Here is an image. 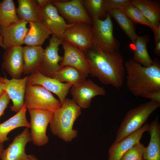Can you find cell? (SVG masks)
<instances>
[{"label": "cell", "mask_w": 160, "mask_h": 160, "mask_svg": "<svg viewBox=\"0 0 160 160\" xmlns=\"http://www.w3.org/2000/svg\"><path fill=\"white\" fill-rule=\"evenodd\" d=\"M61 15L71 23H83L92 25V18L85 9L82 0H53Z\"/></svg>", "instance_id": "30bf717a"}, {"label": "cell", "mask_w": 160, "mask_h": 160, "mask_svg": "<svg viewBox=\"0 0 160 160\" xmlns=\"http://www.w3.org/2000/svg\"><path fill=\"white\" fill-rule=\"evenodd\" d=\"M131 2L156 29L160 25V6L158 2L150 0H133Z\"/></svg>", "instance_id": "cb8c5ba5"}, {"label": "cell", "mask_w": 160, "mask_h": 160, "mask_svg": "<svg viewBox=\"0 0 160 160\" xmlns=\"http://www.w3.org/2000/svg\"><path fill=\"white\" fill-rule=\"evenodd\" d=\"M160 106V102L151 100L128 111L117 131L113 143L120 142L140 129L150 115Z\"/></svg>", "instance_id": "277c9868"}, {"label": "cell", "mask_w": 160, "mask_h": 160, "mask_svg": "<svg viewBox=\"0 0 160 160\" xmlns=\"http://www.w3.org/2000/svg\"><path fill=\"white\" fill-rule=\"evenodd\" d=\"M149 124H144L139 129L120 142L113 143L108 149V160H120L122 155L137 143L140 141L143 133L148 132Z\"/></svg>", "instance_id": "d6986e66"}, {"label": "cell", "mask_w": 160, "mask_h": 160, "mask_svg": "<svg viewBox=\"0 0 160 160\" xmlns=\"http://www.w3.org/2000/svg\"><path fill=\"white\" fill-rule=\"evenodd\" d=\"M71 91L72 99L81 108L83 109L89 107L93 97L98 95H104L106 92L104 88L99 86L89 79L79 85L72 86Z\"/></svg>", "instance_id": "7c38bea8"}, {"label": "cell", "mask_w": 160, "mask_h": 160, "mask_svg": "<svg viewBox=\"0 0 160 160\" xmlns=\"http://www.w3.org/2000/svg\"><path fill=\"white\" fill-rule=\"evenodd\" d=\"M156 47L154 49V52L158 56L160 55V41L155 44Z\"/></svg>", "instance_id": "8d00e7d4"}, {"label": "cell", "mask_w": 160, "mask_h": 160, "mask_svg": "<svg viewBox=\"0 0 160 160\" xmlns=\"http://www.w3.org/2000/svg\"><path fill=\"white\" fill-rule=\"evenodd\" d=\"M28 23L21 20L7 27L0 26V35L3 38L1 47L6 50L23 44L24 39L29 30L26 26Z\"/></svg>", "instance_id": "e0dca14e"}, {"label": "cell", "mask_w": 160, "mask_h": 160, "mask_svg": "<svg viewBox=\"0 0 160 160\" xmlns=\"http://www.w3.org/2000/svg\"><path fill=\"white\" fill-rule=\"evenodd\" d=\"M52 1L51 0L43 5L38 6L40 20L51 32L52 34L63 39L64 32L73 23H66L52 3Z\"/></svg>", "instance_id": "9c48e42d"}, {"label": "cell", "mask_w": 160, "mask_h": 160, "mask_svg": "<svg viewBox=\"0 0 160 160\" xmlns=\"http://www.w3.org/2000/svg\"><path fill=\"white\" fill-rule=\"evenodd\" d=\"M28 110L31 117L29 124L32 141L37 146H43L49 141L46 131L48 124L52 120L54 113L41 109L32 108Z\"/></svg>", "instance_id": "52a82bcc"}, {"label": "cell", "mask_w": 160, "mask_h": 160, "mask_svg": "<svg viewBox=\"0 0 160 160\" xmlns=\"http://www.w3.org/2000/svg\"><path fill=\"white\" fill-rule=\"evenodd\" d=\"M5 83V78L0 77V97L5 92L3 87Z\"/></svg>", "instance_id": "d590c367"}, {"label": "cell", "mask_w": 160, "mask_h": 160, "mask_svg": "<svg viewBox=\"0 0 160 160\" xmlns=\"http://www.w3.org/2000/svg\"><path fill=\"white\" fill-rule=\"evenodd\" d=\"M140 160H144L143 159H141Z\"/></svg>", "instance_id": "60d3db41"}, {"label": "cell", "mask_w": 160, "mask_h": 160, "mask_svg": "<svg viewBox=\"0 0 160 160\" xmlns=\"http://www.w3.org/2000/svg\"><path fill=\"white\" fill-rule=\"evenodd\" d=\"M4 150L3 144H0V158Z\"/></svg>", "instance_id": "74e56055"}, {"label": "cell", "mask_w": 160, "mask_h": 160, "mask_svg": "<svg viewBox=\"0 0 160 160\" xmlns=\"http://www.w3.org/2000/svg\"><path fill=\"white\" fill-rule=\"evenodd\" d=\"M20 21L13 0H4L0 2V26L7 27Z\"/></svg>", "instance_id": "f1b7e54d"}, {"label": "cell", "mask_w": 160, "mask_h": 160, "mask_svg": "<svg viewBox=\"0 0 160 160\" xmlns=\"http://www.w3.org/2000/svg\"><path fill=\"white\" fill-rule=\"evenodd\" d=\"M52 35L48 45L44 49L43 60L38 71L46 76L53 78L62 68L59 63L62 60L63 57L58 54V51L63 39Z\"/></svg>", "instance_id": "8fae6325"}, {"label": "cell", "mask_w": 160, "mask_h": 160, "mask_svg": "<svg viewBox=\"0 0 160 160\" xmlns=\"http://www.w3.org/2000/svg\"><path fill=\"white\" fill-rule=\"evenodd\" d=\"M28 76L22 79L5 78L3 88L13 102L10 110L16 113L19 111L25 104L24 97Z\"/></svg>", "instance_id": "ac0fdd59"}, {"label": "cell", "mask_w": 160, "mask_h": 160, "mask_svg": "<svg viewBox=\"0 0 160 160\" xmlns=\"http://www.w3.org/2000/svg\"><path fill=\"white\" fill-rule=\"evenodd\" d=\"M148 132L150 135L148 145L143 156L144 160H160V126L157 117L149 124Z\"/></svg>", "instance_id": "44dd1931"}, {"label": "cell", "mask_w": 160, "mask_h": 160, "mask_svg": "<svg viewBox=\"0 0 160 160\" xmlns=\"http://www.w3.org/2000/svg\"><path fill=\"white\" fill-rule=\"evenodd\" d=\"M107 13L113 18L132 43L137 38L134 23L125 14L122 9H114Z\"/></svg>", "instance_id": "83f0119b"}, {"label": "cell", "mask_w": 160, "mask_h": 160, "mask_svg": "<svg viewBox=\"0 0 160 160\" xmlns=\"http://www.w3.org/2000/svg\"><path fill=\"white\" fill-rule=\"evenodd\" d=\"M131 1L122 9L125 14L134 23L146 25L154 32L156 28Z\"/></svg>", "instance_id": "4dcf8cb0"}, {"label": "cell", "mask_w": 160, "mask_h": 160, "mask_svg": "<svg viewBox=\"0 0 160 160\" xmlns=\"http://www.w3.org/2000/svg\"><path fill=\"white\" fill-rule=\"evenodd\" d=\"M62 44L64 54L63 60L60 63L61 66H72L88 76L89 67L84 52L76 47L63 40Z\"/></svg>", "instance_id": "9a60e30c"}, {"label": "cell", "mask_w": 160, "mask_h": 160, "mask_svg": "<svg viewBox=\"0 0 160 160\" xmlns=\"http://www.w3.org/2000/svg\"><path fill=\"white\" fill-rule=\"evenodd\" d=\"M16 9L19 20L28 23L40 20L39 8L36 0H18Z\"/></svg>", "instance_id": "d4e9b609"}, {"label": "cell", "mask_w": 160, "mask_h": 160, "mask_svg": "<svg viewBox=\"0 0 160 160\" xmlns=\"http://www.w3.org/2000/svg\"><path fill=\"white\" fill-rule=\"evenodd\" d=\"M24 101L27 109H43L53 113L61 105L50 91L38 85H26Z\"/></svg>", "instance_id": "8992f818"}, {"label": "cell", "mask_w": 160, "mask_h": 160, "mask_svg": "<svg viewBox=\"0 0 160 160\" xmlns=\"http://www.w3.org/2000/svg\"><path fill=\"white\" fill-rule=\"evenodd\" d=\"M27 108L25 104L15 115L0 124V144L9 140L8 134L15 129L20 127L30 128L29 123L26 116Z\"/></svg>", "instance_id": "7402d4cb"}, {"label": "cell", "mask_w": 160, "mask_h": 160, "mask_svg": "<svg viewBox=\"0 0 160 160\" xmlns=\"http://www.w3.org/2000/svg\"><path fill=\"white\" fill-rule=\"evenodd\" d=\"M41 86L58 97L61 105L66 98L69 90L72 86L70 83H63L55 78L46 76L38 70L28 76L26 85Z\"/></svg>", "instance_id": "4fadbf2b"}, {"label": "cell", "mask_w": 160, "mask_h": 160, "mask_svg": "<svg viewBox=\"0 0 160 160\" xmlns=\"http://www.w3.org/2000/svg\"><path fill=\"white\" fill-rule=\"evenodd\" d=\"M149 39L147 35L137 36L134 43V54L132 59L143 66L147 67L154 63L150 57L147 49Z\"/></svg>", "instance_id": "484cf974"}, {"label": "cell", "mask_w": 160, "mask_h": 160, "mask_svg": "<svg viewBox=\"0 0 160 160\" xmlns=\"http://www.w3.org/2000/svg\"><path fill=\"white\" fill-rule=\"evenodd\" d=\"M63 39L76 47L83 52L96 45L92 26L85 23H73L64 32Z\"/></svg>", "instance_id": "ba28073f"}, {"label": "cell", "mask_w": 160, "mask_h": 160, "mask_svg": "<svg viewBox=\"0 0 160 160\" xmlns=\"http://www.w3.org/2000/svg\"><path fill=\"white\" fill-rule=\"evenodd\" d=\"M83 5L91 18L99 19L106 17L107 14L104 0H82Z\"/></svg>", "instance_id": "f546056e"}, {"label": "cell", "mask_w": 160, "mask_h": 160, "mask_svg": "<svg viewBox=\"0 0 160 160\" xmlns=\"http://www.w3.org/2000/svg\"><path fill=\"white\" fill-rule=\"evenodd\" d=\"M31 141V133L28 128H26L4 150L0 158L1 160H33L30 155H27L25 153L27 143Z\"/></svg>", "instance_id": "5bb4252c"}, {"label": "cell", "mask_w": 160, "mask_h": 160, "mask_svg": "<svg viewBox=\"0 0 160 160\" xmlns=\"http://www.w3.org/2000/svg\"><path fill=\"white\" fill-rule=\"evenodd\" d=\"M131 1L129 0H104L107 12L112 9H122Z\"/></svg>", "instance_id": "d6a6232c"}, {"label": "cell", "mask_w": 160, "mask_h": 160, "mask_svg": "<svg viewBox=\"0 0 160 160\" xmlns=\"http://www.w3.org/2000/svg\"><path fill=\"white\" fill-rule=\"evenodd\" d=\"M145 67L130 59L124 64L127 87L133 95L160 103V64Z\"/></svg>", "instance_id": "7a4b0ae2"}, {"label": "cell", "mask_w": 160, "mask_h": 160, "mask_svg": "<svg viewBox=\"0 0 160 160\" xmlns=\"http://www.w3.org/2000/svg\"><path fill=\"white\" fill-rule=\"evenodd\" d=\"M155 44L160 41V25L153 32Z\"/></svg>", "instance_id": "e575fe53"}, {"label": "cell", "mask_w": 160, "mask_h": 160, "mask_svg": "<svg viewBox=\"0 0 160 160\" xmlns=\"http://www.w3.org/2000/svg\"><path fill=\"white\" fill-rule=\"evenodd\" d=\"M31 158L33 160H39L35 156L31 155Z\"/></svg>", "instance_id": "ab89813d"}, {"label": "cell", "mask_w": 160, "mask_h": 160, "mask_svg": "<svg viewBox=\"0 0 160 160\" xmlns=\"http://www.w3.org/2000/svg\"><path fill=\"white\" fill-rule=\"evenodd\" d=\"M84 52L89 74L105 85L117 89L122 86L125 71L123 57L119 51L105 52L96 45Z\"/></svg>", "instance_id": "6da1fadb"}, {"label": "cell", "mask_w": 160, "mask_h": 160, "mask_svg": "<svg viewBox=\"0 0 160 160\" xmlns=\"http://www.w3.org/2000/svg\"><path fill=\"white\" fill-rule=\"evenodd\" d=\"M24 63L23 73L30 75L38 70L42 62L44 49L41 46L23 47Z\"/></svg>", "instance_id": "ffe728a7"}, {"label": "cell", "mask_w": 160, "mask_h": 160, "mask_svg": "<svg viewBox=\"0 0 160 160\" xmlns=\"http://www.w3.org/2000/svg\"><path fill=\"white\" fill-rule=\"evenodd\" d=\"M92 19L96 45L105 52L119 51V44L113 35V25L111 16L107 13L104 20L96 17Z\"/></svg>", "instance_id": "5b68a950"}, {"label": "cell", "mask_w": 160, "mask_h": 160, "mask_svg": "<svg viewBox=\"0 0 160 160\" xmlns=\"http://www.w3.org/2000/svg\"><path fill=\"white\" fill-rule=\"evenodd\" d=\"M3 59L2 67L12 78L20 79L24 66L22 46H14L6 49Z\"/></svg>", "instance_id": "2e32d148"}, {"label": "cell", "mask_w": 160, "mask_h": 160, "mask_svg": "<svg viewBox=\"0 0 160 160\" xmlns=\"http://www.w3.org/2000/svg\"><path fill=\"white\" fill-rule=\"evenodd\" d=\"M29 23L30 28L23 44L30 46H41L52 33L40 21Z\"/></svg>", "instance_id": "603a6c76"}, {"label": "cell", "mask_w": 160, "mask_h": 160, "mask_svg": "<svg viewBox=\"0 0 160 160\" xmlns=\"http://www.w3.org/2000/svg\"><path fill=\"white\" fill-rule=\"evenodd\" d=\"M87 76L77 69L67 66L62 67L53 78L61 82H65L72 84V86H76L85 81Z\"/></svg>", "instance_id": "4316f807"}, {"label": "cell", "mask_w": 160, "mask_h": 160, "mask_svg": "<svg viewBox=\"0 0 160 160\" xmlns=\"http://www.w3.org/2000/svg\"><path fill=\"white\" fill-rule=\"evenodd\" d=\"M10 99L8 95L6 92L0 97V117L3 114Z\"/></svg>", "instance_id": "836d02e7"}, {"label": "cell", "mask_w": 160, "mask_h": 160, "mask_svg": "<svg viewBox=\"0 0 160 160\" xmlns=\"http://www.w3.org/2000/svg\"><path fill=\"white\" fill-rule=\"evenodd\" d=\"M145 147L139 141L122 156L120 160H140L143 159Z\"/></svg>", "instance_id": "1f68e13d"}, {"label": "cell", "mask_w": 160, "mask_h": 160, "mask_svg": "<svg viewBox=\"0 0 160 160\" xmlns=\"http://www.w3.org/2000/svg\"><path fill=\"white\" fill-rule=\"evenodd\" d=\"M81 108L72 99L65 98L61 107L54 113L50 123L52 133L66 142L76 137L77 131L73 126L81 113Z\"/></svg>", "instance_id": "3957f363"}, {"label": "cell", "mask_w": 160, "mask_h": 160, "mask_svg": "<svg viewBox=\"0 0 160 160\" xmlns=\"http://www.w3.org/2000/svg\"><path fill=\"white\" fill-rule=\"evenodd\" d=\"M3 38L2 36L0 35V46L1 47L3 43Z\"/></svg>", "instance_id": "f35d334b"}]
</instances>
